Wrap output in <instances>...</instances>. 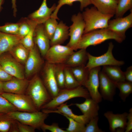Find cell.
Returning a JSON list of instances; mask_svg holds the SVG:
<instances>
[{
	"mask_svg": "<svg viewBox=\"0 0 132 132\" xmlns=\"http://www.w3.org/2000/svg\"><path fill=\"white\" fill-rule=\"evenodd\" d=\"M125 39L108 28L97 29L83 34L77 46V50L86 49L89 46H95L110 39L114 40L121 43Z\"/></svg>",
	"mask_w": 132,
	"mask_h": 132,
	"instance_id": "6da1fadb",
	"label": "cell"
},
{
	"mask_svg": "<svg viewBox=\"0 0 132 132\" xmlns=\"http://www.w3.org/2000/svg\"><path fill=\"white\" fill-rule=\"evenodd\" d=\"M25 94L31 99L38 111L52 99L42 80L36 74L29 81Z\"/></svg>",
	"mask_w": 132,
	"mask_h": 132,
	"instance_id": "7a4b0ae2",
	"label": "cell"
},
{
	"mask_svg": "<svg viewBox=\"0 0 132 132\" xmlns=\"http://www.w3.org/2000/svg\"><path fill=\"white\" fill-rule=\"evenodd\" d=\"M82 14L85 23L84 34L94 30L108 28L109 20L114 16L102 13L94 6L86 8Z\"/></svg>",
	"mask_w": 132,
	"mask_h": 132,
	"instance_id": "3957f363",
	"label": "cell"
},
{
	"mask_svg": "<svg viewBox=\"0 0 132 132\" xmlns=\"http://www.w3.org/2000/svg\"><path fill=\"white\" fill-rule=\"evenodd\" d=\"M77 97H82L86 99L90 97L87 89L81 86L73 88H65L60 89L57 95L44 105L41 109L54 110L67 100Z\"/></svg>",
	"mask_w": 132,
	"mask_h": 132,
	"instance_id": "277c9868",
	"label": "cell"
},
{
	"mask_svg": "<svg viewBox=\"0 0 132 132\" xmlns=\"http://www.w3.org/2000/svg\"><path fill=\"white\" fill-rule=\"evenodd\" d=\"M7 114L12 119L36 129H41L48 116V113L39 111L34 112L17 111Z\"/></svg>",
	"mask_w": 132,
	"mask_h": 132,
	"instance_id": "5b68a950",
	"label": "cell"
},
{
	"mask_svg": "<svg viewBox=\"0 0 132 132\" xmlns=\"http://www.w3.org/2000/svg\"><path fill=\"white\" fill-rule=\"evenodd\" d=\"M114 45L112 42L109 43L107 52L98 56H93L87 53L88 61L85 67L88 70L94 67L101 66H120L123 65V61L116 60L113 55L112 52Z\"/></svg>",
	"mask_w": 132,
	"mask_h": 132,
	"instance_id": "8992f818",
	"label": "cell"
},
{
	"mask_svg": "<svg viewBox=\"0 0 132 132\" xmlns=\"http://www.w3.org/2000/svg\"><path fill=\"white\" fill-rule=\"evenodd\" d=\"M72 24L69 29L70 39L67 45L74 50H77V46L84 34L85 23L82 13L73 15L71 18Z\"/></svg>",
	"mask_w": 132,
	"mask_h": 132,
	"instance_id": "52a82bcc",
	"label": "cell"
},
{
	"mask_svg": "<svg viewBox=\"0 0 132 132\" xmlns=\"http://www.w3.org/2000/svg\"><path fill=\"white\" fill-rule=\"evenodd\" d=\"M74 50L67 46L60 44L51 46L44 56L47 62L58 64L65 63Z\"/></svg>",
	"mask_w": 132,
	"mask_h": 132,
	"instance_id": "ba28073f",
	"label": "cell"
},
{
	"mask_svg": "<svg viewBox=\"0 0 132 132\" xmlns=\"http://www.w3.org/2000/svg\"><path fill=\"white\" fill-rule=\"evenodd\" d=\"M0 64L7 73L13 77L20 79L25 78L24 71L22 64L9 52L0 55Z\"/></svg>",
	"mask_w": 132,
	"mask_h": 132,
	"instance_id": "9c48e42d",
	"label": "cell"
},
{
	"mask_svg": "<svg viewBox=\"0 0 132 132\" xmlns=\"http://www.w3.org/2000/svg\"><path fill=\"white\" fill-rule=\"evenodd\" d=\"M2 95L10 102L18 111L34 112L38 111L30 98L26 94L4 92Z\"/></svg>",
	"mask_w": 132,
	"mask_h": 132,
	"instance_id": "30bf717a",
	"label": "cell"
},
{
	"mask_svg": "<svg viewBox=\"0 0 132 132\" xmlns=\"http://www.w3.org/2000/svg\"><path fill=\"white\" fill-rule=\"evenodd\" d=\"M100 69V66H99L89 70L88 78L84 85L90 97L99 103L101 101L102 99L99 90V73Z\"/></svg>",
	"mask_w": 132,
	"mask_h": 132,
	"instance_id": "8fae6325",
	"label": "cell"
},
{
	"mask_svg": "<svg viewBox=\"0 0 132 132\" xmlns=\"http://www.w3.org/2000/svg\"><path fill=\"white\" fill-rule=\"evenodd\" d=\"M55 65L47 62L44 69L43 82L53 99L58 94L60 90L55 73Z\"/></svg>",
	"mask_w": 132,
	"mask_h": 132,
	"instance_id": "7c38bea8",
	"label": "cell"
},
{
	"mask_svg": "<svg viewBox=\"0 0 132 132\" xmlns=\"http://www.w3.org/2000/svg\"><path fill=\"white\" fill-rule=\"evenodd\" d=\"M43 63L38 49L35 44L34 47L30 50L25 64V76L28 77L36 74L40 69Z\"/></svg>",
	"mask_w": 132,
	"mask_h": 132,
	"instance_id": "4fadbf2b",
	"label": "cell"
},
{
	"mask_svg": "<svg viewBox=\"0 0 132 132\" xmlns=\"http://www.w3.org/2000/svg\"><path fill=\"white\" fill-rule=\"evenodd\" d=\"M99 92L102 98L110 101H113L116 87L115 82L102 71L99 73Z\"/></svg>",
	"mask_w": 132,
	"mask_h": 132,
	"instance_id": "5bb4252c",
	"label": "cell"
},
{
	"mask_svg": "<svg viewBox=\"0 0 132 132\" xmlns=\"http://www.w3.org/2000/svg\"><path fill=\"white\" fill-rule=\"evenodd\" d=\"M127 113L114 114L112 111L104 113V116L108 120L109 129L111 132H125L127 121Z\"/></svg>",
	"mask_w": 132,
	"mask_h": 132,
	"instance_id": "9a60e30c",
	"label": "cell"
},
{
	"mask_svg": "<svg viewBox=\"0 0 132 132\" xmlns=\"http://www.w3.org/2000/svg\"><path fill=\"white\" fill-rule=\"evenodd\" d=\"M132 27V11L125 17L110 20L108 28L116 33L126 38V31Z\"/></svg>",
	"mask_w": 132,
	"mask_h": 132,
	"instance_id": "2e32d148",
	"label": "cell"
},
{
	"mask_svg": "<svg viewBox=\"0 0 132 132\" xmlns=\"http://www.w3.org/2000/svg\"><path fill=\"white\" fill-rule=\"evenodd\" d=\"M56 6V4H54L49 8L47 5V0H43L39 8L30 14L27 18L37 25L44 24L50 17Z\"/></svg>",
	"mask_w": 132,
	"mask_h": 132,
	"instance_id": "e0dca14e",
	"label": "cell"
},
{
	"mask_svg": "<svg viewBox=\"0 0 132 132\" xmlns=\"http://www.w3.org/2000/svg\"><path fill=\"white\" fill-rule=\"evenodd\" d=\"M33 41L41 55L44 56L50 47V40L46 34L44 24H40L36 26L34 32Z\"/></svg>",
	"mask_w": 132,
	"mask_h": 132,
	"instance_id": "ac0fdd59",
	"label": "cell"
},
{
	"mask_svg": "<svg viewBox=\"0 0 132 132\" xmlns=\"http://www.w3.org/2000/svg\"><path fill=\"white\" fill-rule=\"evenodd\" d=\"M29 81L25 79L13 77L11 79L3 82L4 92L16 94H25Z\"/></svg>",
	"mask_w": 132,
	"mask_h": 132,
	"instance_id": "d6986e66",
	"label": "cell"
},
{
	"mask_svg": "<svg viewBox=\"0 0 132 132\" xmlns=\"http://www.w3.org/2000/svg\"><path fill=\"white\" fill-rule=\"evenodd\" d=\"M56 110H42V111L47 113H54L67 116L79 122L87 124L90 119L84 115H77L74 114L70 109L67 103H63L56 108Z\"/></svg>",
	"mask_w": 132,
	"mask_h": 132,
	"instance_id": "ffe728a7",
	"label": "cell"
},
{
	"mask_svg": "<svg viewBox=\"0 0 132 132\" xmlns=\"http://www.w3.org/2000/svg\"><path fill=\"white\" fill-rule=\"evenodd\" d=\"M78 108L90 120L98 116L99 107V103L90 97L86 99L85 101L81 103L73 104Z\"/></svg>",
	"mask_w": 132,
	"mask_h": 132,
	"instance_id": "44dd1931",
	"label": "cell"
},
{
	"mask_svg": "<svg viewBox=\"0 0 132 132\" xmlns=\"http://www.w3.org/2000/svg\"><path fill=\"white\" fill-rule=\"evenodd\" d=\"M22 38L18 35H12L0 32V55L9 52L20 42Z\"/></svg>",
	"mask_w": 132,
	"mask_h": 132,
	"instance_id": "7402d4cb",
	"label": "cell"
},
{
	"mask_svg": "<svg viewBox=\"0 0 132 132\" xmlns=\"http://www.w3.org/2000/svg\"><path fill=\"white\" fill-rule=\"evenodd\" d=\"M92 4L99 11L105 14L115 15L118 0H92Z\"/></svg>",
	"mask_w": 132,
	"mask_h": 132,
	"instance_id": "603a6c76",
	"label": "cell"
},
{
	"mask_svg": "<svg viewBox=\"0 0 132 132\" xmlns=\"http://www.w3.org/2000/svg\"><path fill=\"white\" fill-rule=\"evenodd\" d=\"M69 27L61 21L58 23L53 35L50 40V46L63 43L69 37Z\"/></svg>",
	"mask_w": 132,
	"mask_h": 132,
	"instance_id": "cb8c5ba5",
	"label": "cell"
},
{
	"mask_svg": "<svg viewBox=\"0 0 132 132\" xmlns=\"http://www.w3.org/2000/svg\"><path fill=\"white\" fill-rule=\"evenodd\" d=\"M102 71L114 82H119L125 80L124 72L122 71L119 66H103Z\"/></svg>",
	"mask_w": 132,
	"mask_h": 132,
	"instance_id": "d4e9b609",
	"label": "cell"
},
{
	"mask_svg": "<svg viewBox=\"0 0 132 132\" xmlns=\"http://www.w3.org/2000/svg\"><path fill=\"white\" fill-rule=\"evenodd\" d=\"M74 52L69 56L65 63L67 66L74 67L84 65L86 59L87 58L86 49H81Z\"/></svg>",
	"mask_w": 132,
	"mask_h": 132,
	"instance_id": "484cf974",
	"label": "cell"
},
{
	"mask_svg": "<svg viewBox=\"0 0 132 132\" xmlns=\"http://www.w3.org/2000/svg\"><path fill=\"white\" fill-rule=\"evenodd\" d=\"M29 51L20 42L14 46L9 52L19 62L25 64L28 58Z\"/></svg>",
	"mask_w": 132,
	"mask_h": 132,
	"instance_id": "4316f807",
	"label": "cell"
},
{
	"mask_svg": "<svg viewBox=\"0 0 132 132\" xmlns=\"http://www.w3.org/2000/svg\"><path fill=\"white\" fill-rule=\"evenodd\" d=\"M76 1H79L80 2V9L81 11H82L84 8L92 4V0H59L55 9L52 14L50 17L59 20L57 14L61 7L65 5L71 6L73 2Z\"/></svg>",
	"mask_w": 132,
	"mask_h": 132,
	"instance_id": "83f0119b",
	"label": "cell"
},
{
	"mask_svg": "<svg viewBox=\"0 0 132 132\" xmlns=\"http://www.w3.org/2000/svg\"><path fill=\"white\" fill-rule=\"evenodd\" d=\"M70 70L77 81L81 86H84L88 78L89 70L84 65L73 67Z\"/></svg>",
	"mask_w": 132,
	"mask_h": 132,
	"instance_id": "f1b7e54d",
	"label": "cell"
},
{
	"mask_svg": "<svg viewBox=\"0 0 132 132\" xmlns=\"http://www.w3.org/2000/svg\"><path fill=\"white\" fill-rule=\"evenodd\" d=\"M115 82L116 88L119 90V96L125 102L127 98L132 93V82L126 81Z\"/></svg>",
	"mask_w": 132,
	"mask_h": 132,
	"instance_id": "f546056e",
	"label": "cell"
},
{
	"mask_svg": "<svg viewBox=\"0 0 132 132\" xmlns=\"http://www.w3.org/2000/svg\"><path fill=\"white\" fill-rule=\"evenodd\" d=\"M132 0H118L115 18L123 17L128 10H132Z\"/></svg>",
	"mask_w": 132,
	"mask_h": 132,
	"instance_id": "4dcf8cb0",
	"label": "cell"
},
{
	"mask_svg": "<svg viewBox=\"0 0 132 132\" xmlns=\"http://www.w3.org/2000/svg\"><path fill=\"white\" fill-rule=\"evenodd\" d=\"M64 73L65 88H73L81 86L74 77L70 69L65 66Z\"/></svg>",
	"mask_w": 132,
	"mask_h": 132,
	"instance_id": "1f68e13d",
	"label": "cell"
},
{
	"mask_svg": "<svg viewBox=\"0 0 132 132\" xmlns=\"http://www.w3.org/2000/svg\"><path fill=\"white\" fill-rule=\"evenodd\" d=\"M37 25L33 23L29 33L22 38L20 41V43L29 51L32 49L35 46L33 41V36L34 30Z\"/></svg>",
	"mask_w": 132,
	"mask_h": 132,
	"instance_id": "d6a6232c",
	"label": "cell"
},
{
	"mask_svg": "<svg viewBox=\"0 0 132 132\" xmlns=\"http://www.w3.org/2000/svg\"><path fill=\"white\" fill-rule=\"evenodd\" d=\"M63 64L55 65V73L56 80L60 89L65 88L64 69Z\"/></svg>",
	"mask_w": 132,
	"mask_h": 132,
	"instance_id": "836d02e7",
	"label": "cell"
},
{
	"mask_svg": "<svg viewBox=\"0 0 132 132\" xmlns=\"http://www.w3.org/2000/svg\"><path fill=\"white\" fill-rule=\"evenodd\" d=\"M56 20L50 17L43 24L45 33L50 40L52 37L58 23Z\"/></svg>",
	"mask_w": 132,
	"mask_h": 132,
	"instance_id": "e575fe53",
	"label": "cell"
},
{
	"mask_svg": "<svg viewBox=\"0 0 132 132\" xmlns=\"http://www.w3.org/2000/svg\"><path fill=\"white\" fill-rule=\"evenodd\" d=\"M18 22V35L22 38L29 33L32 25L34 23L29 20L27 18L22 19Z\"/></svg>",
	"mask_w": 132,
	"mask_h": 132,
	"instance_id": "d590c367",
	"label": "cell"
},
{
	"mask_svg": "<svg viewBox=\"0 0 132 132\" xmlns=\"http://www.w3.org/2000/svg\"><path fill=\"white\" fill-rule=\"evenodd\" d=\"M18 111L6 98L0 94V113L7 114Z\"/></svg>",
	"mask_w": 132,
	"mask_h": 132,
	"instance_id": "8d00e7d4",
	"label": "cell"
},
{
	"mask_svg": "<svg viewBox=\"0 0 132 132\" xmlns=\"http://www.w3.org/2000/svg\"><path fill=\"white\" fill-rule=\"evenodd\" d=\"M64 116L69 122L68 127L66 129L67 132H84L85 124L78 122L67 116Z\"/></svg>",
	"mask_w": 132,
	"mask_h": 132,
	"instance_id": "74e56055",
	"label": "cell"
},
{
	"mask_svg": "<svg viewBox=\"0 0 132 132\" xmlns=\"http://www.w3.org/2000/svg\"><path fill=\"white\" fill-rule=\"evenodd\" d=\"M13 120L7 114L0 113V132H9Z\"/></svg>",
	"mask_w": 132,
	"mask_h": 132,
	"instance_id": "f35d334b",
	"label": "cell"
},
{
	"mask_svg": "<svg viewBox=\"0 0 132 132\" xmlns=\"http://www.w3.org/2000/svg\"><path fill=\"white\" fill-rule=\"evenodd\" d=\"M19 25V22L6 23L0 26V32L9 34L18 35Z\"/></svg>",
	"mask_w": 132,
	"mask_h": 132,
	"instance_id": "ab89813d",
	"label": "cell"
},
{
	"mask_svg": "<svg viewBox=\"0 0 132 132\" xmlns=\"http://www.w3.org/2000/svg\"><path fill=\"white\" fill-rule=\"evenodd\" d=\"M99 119L98 116L91 119L86 124L84 132H103L104 131L99 127L98 123Z\"/></svg>",
	"mask_w": 132,
	"mask_h": 132,
	"instance_id": "60d3db41",
	"label": "cell"
},
{
	"mask_svg": "<svg viewBox=\"0 0 132 132\" xmlns=\"http://www.w3.org/2000/svg\"><path fill=\"white\" fill-rule=\"evenodd\" d=\"M41 129L44 132L48 130L52 132H67L66 130L60 128L56 123H53L51 125H47L44 123L42 126Z\"/></svg>",
	"mask_w": 132,
	"mask_h": 132,
	"instance_id": "b9f144b4",
	"label": "cell"
},
{
	"mask_svg": "<svg viewBox=\"0 0 132 132\" xmlns=\"http://www.w3.org/2000/svg\"><path fill=\"white\" fill-rule=\"evenodd\" d=\"M18 132H34L36 129L16 121Z\"/></svg>",
	"mask_w": 132,
	"mask_h": 132,
	"instance_id": "7bdbcfd3",
	"label": "cell"
},
{
	"mask_svg": "<svg viewBox=\"0 0 132 132\" xmlns=\"http://www.w3.org/2000/svg\"><path fill=\"white\" fill-rule=\"evenodd\" d=\"M13 77L7 73L0 64V81L6 82L11 79Z\"/></svg>",
	"mask_w": 132,
	"mask_h": 132,
	"instance_id": "ee69618b",
	"label": "cell"
},
{
	"mask_svg": "<svg viewBox=\"0 0 132 132\" xmlns=\"http://www.w3.org/2000/svg\"><path fill=\"white\" fill-rule=\"evenodd\" d=\"M132 130V108L129 110L127 116V121L125 132H130Z\"/></svg>",
	"mask_w": 132,
	"mask_h": 132,
	"instance_id": "f6af8a7d",
	"label": "cell"
},
{
	"mask_svg": "<svg viewBox=\"0 0 132 132\" xmlns=\"http://www.w3.org/2000/svg\"><path fill=\"white\" fill-rule=\"evenodd\" d=\"M125 81L132 82V66L128 67L126 71L124 72Z\"/></svg>",
	"mask_w": 132,
	"mask_h": 132,
	"instance_id": "bcb514c9",
	"label": "cell"
},
{
	"mask_svg": "<svg viewBox=\"0 0 132 132\" xmlns=\"http://www.w3.org/2000/svg\"><path fill=\"white\" fill-rule=\"evenodd\" d=\"M16 0H11L12 8L13 9V14L14 17H15L16 16L17 11L16 4Z\"/></svg>",
	"mask_w": 132,
	"mask_h": 132,
	"instance_id": "7dc6e473",
	"label": "cell"
},
{
	"mask_svg": "<svg viewBox=\"0 0 132 132\" xmlns=\"http://www.w3.org/2000/svg\"><path fill=\"white\" fill-rule=\"evenodd\" d=\"M3 82L0 81V94H1L4 92L3 88Z\"/></svg>",
	"mask_w": 132,
	"mask_h": 132,
	"instance_id": "c3c4849f",
	"label": "cell"
},
{
	"mask_svg": "<svg viewBox=\"0 0 132 132\" xmlns=\"http://www.w3.org/2000/svg\"><path fill=\"white\" fill-rule=\"evenodd\" d=\"M4 0H0V11L1 9L2 6L3 4Z\"/></svg>",
	"mask_w": 132,
	"mask_h": 132,
	"instance_id": "681fc988",
	"label": "cell"
},
{
	"mask_svg": "<svg viewBox=\"0 0 132 132\" xmlns=\"http://www.w3.org/2000/svg\"></svg>",
	"mask_w": 132,
	"mask_h": 132,
	"instance_id": "f907efd6",
	"label": "cell"
}]
</instances>
